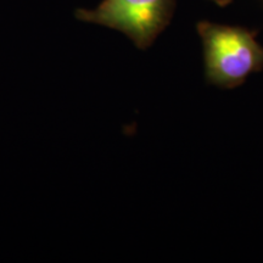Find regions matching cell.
I'll return each mask as SVG.
<instances>
[{
  "instance_id": "obj_1",
  "label": "cell",
  "mask_w": 263,
  "mask_h": 263,
  "mask_svg": "<svg viewBox=\"0 0 263 263\" xmlns=\"http://www.w3.org/2000/svg\"><path fill=\"white\" fill-rule=\"evenodd\" d=\"M196 31L202 43L205 78L209 84L234 89L249 76L263 70V47L257 31L241 26L199 21Z\"/></svg>"
},
{
  "instance_id": "obj_2",
  "label": "cell",
  "mask_w": 263,
  "mask_h": 263,
  "mask_svg": "<svg viewBox=\"0 0 263 263\" xmlns=\"http://www.w3.org/2000/svg\"><path fill=\"white\" fill-rule=\"evenodd\" d=\"M176 10V0H103L95 9L76 10V18L123 33L146 50L162 33Z\"/></svg>"
},
{
  "instance_id": "obj_3",
  "label": "cell",
  "mask_w": 263,
  "mask_h": 263,
  "mask_svg": "<svg viewBox=\"0 0 263 263\" xmlns=\"http://www.w3.org/2000/svg\"><path fill=\"white\" fill-rule=\"evenodd\" d=\"M210 2L215 3L216 5L221 6V8H226V6H228L229 4H232L233 0H210Z\"/></svg>"
}]
</instances>
